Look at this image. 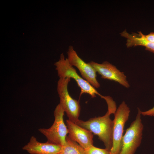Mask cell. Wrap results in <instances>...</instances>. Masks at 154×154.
<instances>
[{
  "mask_svg": "<svg viewBox=\"0 0 154 154\" xmlns=\"http://www.w3.org/2000/svg\"><path fill=\"white\" fill-rule=\"evenodd\" d=\"M102 98L105 100L108 106V111L104 115L91 118L86 121L79 119L75 123L97 135L103 142L105 148L110 151L112 146L114 124L113 121L110 118V115L115 113L116 105L110 96H103Z\"/></svg>",
  "mask_w": 154,
  "mask_h": 154,
  "instance_id": "1",
  "label": "cell"
},
{
  "mask_svg": "<svg viewBox=\"0 0 154 154\" xmlns=\"http://www.w3.org/2000/svg\"><path fill=\"white\" fill-rule=\"evenodd\" d=\"M56 69L59 78H72L76 82L81 90L80 98L83 94L87 93L94 98L98 95L102 98L95 88L77 73L76 69L70 63L67 58H65L63 53L60 55L59 60L55 63Z\"/></svg>",
  "mask_w": 154,
  "mask_h": 154,
  "instance_id": "2",
  "label": "cell"
},
{
  "mask_svg": "<svg viewBox=\"0 0 154 154\" xmlns=\"http://www.w3.org/2000/svg\"><path fill=\"white\" fill-rule=\"evenodd\" d=\"M64 111L59 103L54 111V122L49 128H40L38 130L44 135L47 141L62 146L66 143V138L68 134L66 125L64 120Z\"/></svg>",
  "mask_w": 154,
  "mask_h": 154,
  "instance_id": "3",
  "label": "cell"
},
{
  "mask_svg": "<svg viewBox=\"0 0 154 154\" xmlns=\"http://www.w3.org/2000/svg\"><path fill=\"white\" fill-rule=\"evenodd\" d=\"M138 110L135 120L126 129L123 136L119 154H134L141 143L143 125L141 118V111L139 108Z\"/></svg>",
  "mask_w": 154,
  "mask_h": 154,
  "instance_id": "4",
  "label": "cell"
},
{
  "mask_svg": "<svg viewBox=\"0 0 154 154\" xmlns=\"http://www.w3.org/2000/svg\"><path fill=\"white\" fill-rule=\"evenodd\" d=\"M71 78H59L57 82V91L62 106L69 120L76 123L79 120L80 106L79 101L73 99L69 94L68 89Z\"/></svg>",
  "mask_w": 154,
  "mask_h": 154,
  "instance_id": "5",
  "label": "cell"
},
{
  "mask_svg": "<svg viewBox=\"0 0 154 154\" xmlns=\"http://www.w3.org/2000/svg\"><path fill=\"white\" fill-rule=\"evenodd\" d=\"M130 110L125 102L123 101L114 114L112 132V146L110 154H119L121 149L125 124L128 120Z\"/></svg>",
  "mask_w": 154,
  "mask_h": 154,
  "instance_id": "6",
  "label": "cell"
},
{
  "mask_svg": "<svg viewBox=\"0 0 154 154\" xmlns=\"http://www.w3.org/2000/svg\"><path fill=\"white\" fill-rule=\"evenodd\" d=\"M67 53L70 63L78 69L84 79L95 88H100V84L97 80L96 72L95 69L78 56L72 46L69 47Z\"/></svg>",
  "mask_w": 154,
  "mask_h": 154,
  "instance_id": "7",
  "label": "cell"
},
{
  "mask_svg": "<svg viewBox=\"0 0 154 154\" xmlns=\"http://www.w3.org/2000/svg\"><path fill=\"white\" fill-rule=\"evenodd\" d=\"M88 63L101 75L102 78L114 81L127 88L130 87L124 73L109 62L106 61L99 64L91 61Z\"/></svg>",
  "mask_w": 154,
  "mask_h": 154,
  "instance_id": "8",
  "label": "cell"
},
{
  "mask_svg": "<svg viewBox=\"0 0 154 154\" xmlns=\"http://www.w3.org/2000/svg\"><path fill=\"white\" fill-rule=\"evenodd\" d=\"M68 137L78 143L84 149L93 145L94 134L69 119L66 121Z\"/></svg>",
  "mask_w": 154,
  "mask_h": 154,
  "instance_id": "9",
  "label": "cell"
},
{
  "mask_svg": "<svg viewBox=\"0 0 154 154\" xmlns=\"http://www.w3.org/2000/svg\"><path fill=\"white\" fill-rule=\"evenodd\" d=\"M62 146L48 141L42 143L36 138L32 136L29 141L22 147V149L30 154H58Z\"/></svg>",
  "mask_w": 154,
  "mask_h": 154,
  "instance_id": "10",
  "label": "cell"
},
{
  "mask_svg": "<svg viewBox=\"0 0 154 154\" xmlns=\"http://www.w3.org/2000/svg\"><path fill=\"white\" fill-rule=\"evenodd\" d=\"M120 35L126 38V44L127 47L143 46L145 48L146 50L154 53V43L147 41L145 38L144 35L141 31L138 32V33L129 34L125 30Z\"/></svg>",
  "mask_w": 154,
  "mask_h": 154,
  "instance_id": "11",
  "label": "cell"
},
{
  "mask_svg": "<svg viewBox=\"0 0 154 154\" xmlns=\"http://www.w3.org/2000/svg\"><path fill=\"white\" fill-rule=\"evenodd\" d=\"M58 154H86L85 149L67 136L66 144L62 146Z\"/></svg>",
  "mask_w": 154,
  "mask_h": 154,
  "instance_id": "12",
  "label": "cell"
},
{
  "mask_svg": "<svg viewBox=\"0 0 154 154\" xmlns=\"http://www.w3.org/2000/svg\"><path fill=\"white\" fill-rule=\"evenodd\" d=\"M86 154H110V151L106 148L102 149L92 145L85 149Z\"/></svg>",
  "mask_w": 154,
  "mask_h": 154,
  "instance_id": "13",
  "label": "cell"
},
{
  "mask_svg": "<svg viewBox=\"0 0 154 154\" xmlns=\"http://www.w3.org/2000/svg\"><path fill=\"white\" fill-rule=\"evenodd\" d=\"M141 115L143 116H154V106L151 108L145 111H141Z\"/></svg>",
  "mask_w": 154,
  "mask_h": 154,
  "instance_id": "14",
  "label": "cell"
},
{
  "mask_svg": "<svg viewBox=\"0 0 154 154\" xmlns=\"http://www.w3.org/2000/svg\"><path fill=\"white\" fill-rule=\"evenodd\" d=\"M144 36L147 41L154 43V32L151 33L147 35H144Z\"/></svg>",
  "mask_w": 154,
  "mask_h": 154,
  "instance_id": "15",
  "label": "cell"
}]
</instances>
